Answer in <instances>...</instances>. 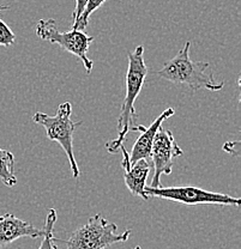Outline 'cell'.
<instances>
[{"instance_id":"obj_1","label":"cell","mask_w":241,"mask_h":249,"mask_svg":"<svg viewBox=\"0 0 241 249\" xmlns=\"http://www.w3.org/2000/svg\"><path fill=\"white\" fill-rule=\"evenodd\" d=\"M128 72L125 78V97L121 103L120 114L118 118L119 134L114 140L106 144V149L110 154H116L131 128L137 124V113L134 102L143 89L148 67L144 60V47L138 46L136 49L128 53Z\"/></svg>"},{"instance_id":"obj_2","label":"cell","mask_w":241,"mask_h":249,"mask_svg":"<svg viewBox=\"0 0 241 249\" xmlns=\"http://www.w3.org/2000/svg\"><path fill=\"white\" fill-rule=\"evenodd\" d=\"M191 42L184 45L179 53L163 65L157 72L159 77L174 84H185L194 90L206 89L210 91H220L224 83L217 82L214 77L211 65L205 61H193L190 58Z\"/></svg>"},{"instance_id":"obj_3","label":"cell","mask_w":241,"mask_h":249,"mask_svg":"<svg viewBox=\"0 0 241 249\" xmlns=\"http://www.w3.org/2000/svg\"><path fill=\"white\" fill-rule=\"evenodd\" d=\"M72 106L70 102H64L56 109V115L51 116L48 114L37 111L33 115V121L40 124L46 129L47 138L52 142H59L64 149L69 160L70 168L74 178H78L80 171L78 168L74 151V129L82 124V121H72Z\"/></svg>"},{"instance_id":"obj_4","label":"cell","mask_w":241,"mask_h":249,"mask_svg":"<svg viewBox=\"0 0 241 249\" xmlns=\"http://www.w3.org/2000/svg\"><path fill=\"white\" fill-rule=\"evenodd\" d=\"M118 225L108 222L101 214L89 218L87 224L78 228L71 233L69 240H58L65 243L67 249H107L115 243L126 242L131 236V230L118 233Z\"/></svg>"},{"instance_id":"obj_5","label":"cell","mask_w":241,"mask_h":249,"mask_svg":"<svg viewBox=\"0 0 241 249\" xmlns=\"http://www.w3.org/2000/svg\"><path fill=\"white\" fill-rule=\"evenodd\" d=\"M36 36L43 41L58 45L64 51L74 54L84 65L87 73L89 74L94 67V61L88 58L89 47L94 42V37L85 34L83 30L60 31L58 29L56 22L52 18L40 19L35 27Z\"/></svg>"},{"instance_id":"obj_6","label":"cell","mask_w":241,"mask_h":249,"mask_svg":"<svg viewBox=\"0 0 241 249\" xmlns=\"http://www.w3.org/2000/svg\"><path fill=\"white\" fill-rule=\"evenodd\" d=\"M145 192L151 198L180 202L185 205H221V206H239L241 200L228 194L205 191L198 187H145Z\"/></svg>"},{"instance_id":"obj_7","label":"cell","mask_w":241,"mask_h":249,"mask_svg":"<svg viewBox=\"0 0 241 249\" xmlns=\"http://www.w3.org/2000/svg\"><path fill=\"white\" fill-rule=\"evenodd\" d=\"M183 154V150L178 145L172 132L161 128L155 137L150 152V160L154 167V176L150 187H161V176L172 174L174 160Z\"/></svg>"},{"instance_id":"obj_8","label":"cell","mask_w":241,"mask_h":249,"mask_svg":"<svg viewBox=\"0 0 241 249\" xmlns=\"http://www.w3.org/2000/svg\"><path fill=\"white\" fill-rule=\"evenodd\" d=\"M175 114V110L173 108H167L165 111L160 114L151 124L148 127L141 126V124H136L131 128V131H139L141 136L136 140L134 145L132 146L131 152L129 154L130 164H133L134 162L139 160H150V152H151L152 142H154L155 137H156L157 132L162 128V124L167 119L173 116Z\"/></svg>"},{"instance_id":"obj_9","label":"cell","mask_w":241,"mask_h":249,"mask_svg":"<svg viewBox=\"0 0 241 249\" xmlns=\"http://www.w3.org/2000/svg\"><path fill=\"white\" fill-rule=\"evenodd\" d=\"M42 235L43 229H37L15 214L5 213L0 216V249H4L19 238H37Z\"/></svg>"},{"instance_id":"obj_10","label":"cell","mask_w":241,"mask_h":249,"mask_svg":"<svg viewBox=\"0 0 241 249\" xmlns=\"http://www.w3.org/2000/svg\"><path fill=\"white\" fill-rule=\"evenodd\" d=\"M151 165L147 160H139L131 164L129 170L124 171V180L125 185L133 196H141L143 200H149L150 196L145 192L147 180L149 176Z\"/></svg>"},{"instance_id":"obj_11","label":"cell","mask_w":241,"mask_h":249,"mask_svg":"<svg viewBox=\"0 0 241 249\" xmlns=\"http://www.w3.org/2000/svg\"><path fill=\"white\" fill-rule=\"evenodd\" d=\"M0 180L7 187H14L17 183L15 156L11 151L4 149H0Z\"/></svg>"},{"instance_id":"obj_12","label":"cell","mask_w":241,"mask_h":249,"mask_svg":"<svg viewBox=\"0 0 241 249\" xmlns=\"http://www.w3.org/2000/svg\"><path fill=\"white\" fill-rule=\"evenodd\" d=\"M56 219H58V216H56V210H48L45 220V227H43V235L41 236L42 242H41L38 249H58L56 238L54 237V225H56Z\"/></svg>"},{"instance_id":"obj_13","label":"cell","mask_w":241,"mask_h":249,"mask_svg":"<svg viewBox=\"0 0 241 249\" xmlns=\"http://www.w3.org/2000/svg\"><path fill=\"white\" fill-rule=\"evenodd\" d=\"M106 0H88L87 2V6H85L84 12H83L82 17L79 18V20L77 22L76 25L71 27V29L74 30H84L85 28L88 27L89 24V18L90 16L94 14L97 9H100L101 6L103 5Z\"/></svg>"},{"instance_id":"obj_14","label":"cell","mask_w":241,"mask_h":249,"mask_svg":"<svg viewBox=\"0 0 241 249\" xmlns=\"http://www.w3.org/2000/svg\"><path fill=\"white\" fill-rule=\"evenodd\" d=\"M2 10H10V6L9 5H0V11H2ZM15 41H16L15 33L0 18V46L7 48V47L15 45Z\"/></svg>"},{"instance_id":"obj_15","label":"cell","mask_w":241,"mask_h":249,"mask_svg":"<svg viewBox=\"0 0 241 249\" xmlns=\"http://www.w3.org/2000/svg\"><path fill=\"white\" fill-rule=\"evenodd\" d=\"M88 0H76V6H74V14H72V27L77 24L79 18L82 17L83 12H84L85 6H87Z\"/></svg>"},{"instance_id":"obj_16","label":"cell","mask_w":241,"mask_h":249,"mask_svg":"<svg viewBox=\"0 0 241 249\" xmlns=\"http://www.w3.org/2000/svg\"><path fill=\"white\" fill-rule=\"evenodd\" d=\"M225 145H228V146H230V149L228 147V149H224L225 151H228L229 154L232 155H235L238 156V154H239V147H240V142L239 140H235V142H225Z\"/></svg>"},{"instance_id":"obj_17","label":"cell","mask_w":241,"mask_h":249,"mask_svg":"<svg viewBox=\"0 0 241 249\" xmlns=\"http://www.w3.org/2000/svg\"><path fill=\"white\" fill-rule=\"evenodd\" d=\"M134 249H142L141 247H139V246H137V247L136 248H134Z\"/></svg>"}]
</instances>
